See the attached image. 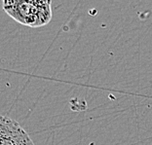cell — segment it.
Instances as JSON below:
<instances>
[{
  "mask_svg": "<svg viewBox=\"0 0 152 145\" xmlns=\"http://www.w3.org/2000/svg\"><path fill=\"white\" fill-rule=\"evenodd\" d=\"M3 10L20 25L40 27L52 20V1L50 0H6Z\"/></svg>",
  "mask_w": 152,
  "mask_h": 145,
  "instance_id": "obj_1",
  "label": "cell"
},
{
  "mask_svg": "<svg viewBox=\"0 0 152 145\" xmlns=\"http://www.w3.org/2000/svg\"><path fill=\"white\" fill-rule=\"evenodd\" d=\"M0 145H34V143L17 121L0 115Z\"/></svg>",
  "mask_w": 152,
  "mask_h": 145,
  "instance_id": "obj_2",
  "label": "cell"
}]
</instances>
